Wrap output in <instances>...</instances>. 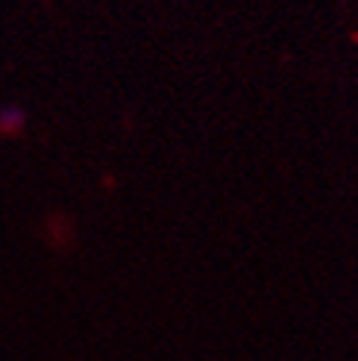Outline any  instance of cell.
I'll list each match as a JSON object with an SVG mask.
<instances>
[{"mask_svg":"<svg viewBox=\"0 0 358 361\" xmlns=\"http://www.w3.org/2000/svg\"><path fill=\"white\" fill-rule=\"evenodd\" d=\"M24 123H27V115L21 106H4V109H0V130L4 133H9V135L21 133Z\"/></svg>","mask_w":358,"mask_h":361,"instance_id":"6da1fadb","label":"cell"}]
</instances>
